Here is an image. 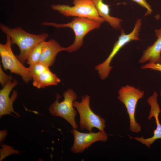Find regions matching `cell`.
<instances>
[{"label": "cell", "instance_id": "cell-1", "mask_svg": "<svg viewBox=\"0 0 161 161\" xmlns=\"http://www.w3.org/2000/svg\"><path fill=\"white\" fill-rule=\"evenodd\" d=\"M0 28L2 32L10 38L12 44H16L18 47L20 53L16 57L24 65L33 49L38 44L45 41L48 36L46 33L38 35L31 34L21 27L12 28L1 23Z\"/></svg>", "mask_w": 161, "mask_h": 161}, {"label": "cell", "instance_id": "cell-2", "mask_svg": "<svg viewBox=\"0 0 161 161\" xmlns=\"http://www.w3.org/2000/svg\"><path fill=\"white\" fill-rule=\"evenodd\" d=\"M102 23L95 20L84 17H75L69 23L59 24L44 22L42 25L50 26L56 28L68 27L73 31L75 39L73 43L67 47H64V51L69 52H75L83 45V38L89 32L99 28Z\"/></svg>", "mask_w": 161, "mask_h": 161}, {"label": "cell", "instance_id": "cell-3", "mask_svg": "<svg viewBox=\"0 0 161 161\" xmlns=\"http://www.w3.org/2000/svg\"><path fill=\"white\" fill-rule=\"evenodd\" d=\"M141 25V20L139 18L136 20L132 31L129 34H126L123 29L121 30L120 35L114 44L108 57L103 62L95 67V69L97 71L101 79L104 80L109 76L112 69V66L110 65L111 63L120 50L129 42L140 40L139 35Z\"/></svg>", "mask_w": 161, "mask_h": 161}, {"label": "cell", "instance_id": "cell-4", "mask_svg": "<svg viewBox=\"0 0 161 161\" xmlns=\"http://www.w3.org/2000/svg\"><path fill=\"white\" fill-rule=\"evenodd\" d=\"M74 5H53L52 8L66 16L84 17L103 23L104 19L98 15L92 0H73Z\"/></svg>", "mask_w": 161, "mask_h": 161}, {"label": "cell", "instance_id": "cell-5", "mask_svg": "<svg viewBox=\"0 0 161 161\" xmlns=\"http://www.w3.org/2000/svg\"><path fill=\"white\" fill-rule=\"evenodd\" d=\"M118 99L125 105L130 120V130L138 133L141 131V126L135 120L136 106L139 100L143 98L144 92L129 85L122 86L118 92Z\"/></svg>", "mask_w": 161, "mask_h": 161}, {"label": "cell", "instance_id": "cell-6", "mask_svg": "<svg viewBox=\"0 0 161 161\" xmlns=\"http://www.w3.org/2000/svg\"><path fill=\"white\" fill-rule=\"evenodd\" d=\"M63 96L64 100L59 102L58 100L61 97L59 94H57L56 100L49 107V112L53 116L63 118L73 129H77L78 126L75 120L77 111L74 108L73 103L77 98V95L73 90L69 89L64 92Z\"/></svg>", "mask_w": 161, "mask_h": 161}, {"label": "cell", "instance_id": "cell-7", "mask_svg": "<svg viewBox=\"0 0 161 161\" xmlns=\"http://www.w3.org/2000/svg\"><path fill=\"white\" fill-rule=\"evenodd\" d=\"M90 102V97L86 95L82 96L80 102L75 100L73 102V106L76 108L79 114L80 129H86L90 132L92 131L93 128H95L99 131L105 132V120L92 111Z\"/></svg>", "mask_w": 161, "mask_h": 161}, {"label": "cell", "instance_id": "cell-8", "mask_svg": "<svg viewBox=\"0 0 161 161\" xmlns=\"http://www.w3.org/2000/svg\"><path fill=\"white\" fill-rule=\"evenodd\" d=\"M10 38L6 35L5 44H0V55L4 70H9L11 73L21 76L24 83H28L32 79L28 68L25 67L13 53L11 48Z\"/></svg>", "mask_w": 161, "mask_h": 161}, {"label": "cell", "instance_id": "cell-9", "mask_svg": "<svg viewBox=\"0 0 161 161\" xmlns=\"http://www.w3.org/2000/svg\"><path fill=\"white\" fill-rule=\"evenodd\" d=\"M74 137V142L71 148V151L75 153L83 152L86 148L95 142L101 141L103 142L107 140L108 136L105 132H80L76 129H72L71 131Z\"/></svg>", "mask_w": 161, "mask_h": 161}, {"label": "cell", "instance_id": "cell-10", "mask_svg": "<svg viewBox=\"0 0 161 161\" xmlns=\"http://www.w3.org/2000/svg\"><path fill=\"white\" fill-rule=\"evenodd\" d=\"M158 96L157 93L154 91L153 95L147 100V102L151 107L148 119L150 120L152 117H154L157 126L156 129L154 131L153 136L150 138L144 139L143 136L140 137H133L129 135L131 139L136 140L145 145L148 148H150L151 145L157 140L161 139V124L159 119V115L161 112V109L158 102Z\"/></svg>", "mask_w": 161, "mask_h": 161}, {"label": "cell", "instance_id": "cell-11", "mask_svg": "<svg viewBox=\"0 0 161 161\" xmlns=\"http://www.w3.org/2000/svg\"><path fill=\"white\" fill-rule=\"evenodd\" d=\"M18 84L16 79L9 82L0 90V117L5 114H11V112L20 117V115L14 111L13 104L18 96V93L14 90L11 97L9 95L12 90Z\"/></svg>", "mask_w": 161, "mask_h": 161}, {"label": "cell", "instance_id": "cell-12", "mask_svg": "<svg viewBox=\"0 0 161 161\" xmlns=\"http://www.w3.org/2000/svg\"><path fill=\"white\" fill-rule=\"evenodd\" d=\"M155 32L157 39L144 51L139 60L140 63L148 61L156 64L161 63V28L155 30Z\"/></svg>", "mask_w": 161, "mask_h": 161}, {"label": "cell", "instance_id": "cell-13", "mask_svg": "<svg viewBox=\"0 0 161 161\" xmlns=\"http://www.w3.org/2000/svg\"><path fill=\"white\" fill-rule=\"evenodd\" d=\"M62 47L55 40L50 39L46 41L43 47L39 62L49 67L52 66L55 61L57 54L64 51Z\"/></svg>", "mask_w": 161, "mask_h": 161}, {"label": "cell", "instance_id": "cell-14", "mask_svg": "<svg viewBox=\"0 0 161 161\" xmlns=\"http://www.w3.org/2000/svg\"><path fill=\"white\" fill-rule=\"evenodd\" d=\"M99 16L103 18L115 30L121 28L122 20L118 18L112 16L110 14L109 6L104 3L103 0H92Z\"/></svg>", "mask_w": 161, "mask_h": 161}, {"label": "cell", "instance_id": "cell-15", "mask_svg": "<svg viewBox=\"0 0 161 161\" xmlns=\"http://www.w3.org/2000/svg\"><path fill=\"white\" fill-rule=\"evenodd\" d=\"M33 85L38 89L44 88L46 87L56 85L61 81L60 79L49 69L44 71L38 77L32 80Z\"/></svg>", "mask_w": 161, "mask_h": 161}, {"label": "cell", "instance_id": "cell-16", "mask_svg": "<svg viewBox=\"0 0 161 161\" xmlns=\"http://www.w3.org/2000/svg\"><path fill=\"white\" fill-rule=\"evenodd\" d=\"M45 41L38 44L31 52L27 58L26 63L29 65L38 63Z\"/></svg>", "mask_w": 161, "mask_h": 161}, {"label": "cell", "instance_id": "cell-17", "mask_svg": "<svg viewBox=\"0 0 161 161\" xmlns=\"http://www.w3.org/2000/svg\"><path fill=\"white\" fill-rule=\"evenodd\" d=\"M13 77L6 74L3 71L1 66L0 65V83L3 87L7 83L12 81Z\"/></svg>", "mask_w": 161, "mask_h": 161}, {"label": "cell", "instance_id": "cell-18", "mask_svg": "<svg viewBox=\"0 0 161 161\" xmlns=\"http://www.w3.org/2000/svg\"><path fill=\"white\" fill-rule=\"evenodd\" d=\"M141 68L143 69H150L160 71L161 72V63H154L151 62L145 64L142 66ZM160 95L161 96V90L160 92Z\"/></svg>", "mask_w": 161, "mask_h": 161}, {"label": "cell", "instance_id": "cell-19", "mask_svg": "<svg viewBox=\"0 0 161 161\" xmlns=\"http://www.w3.org/2000/svg\"><path fill=\"white\" fill-rule=\"evenodd\" d=\"M139 5L144 7L146 10L145 15L147 16L151 14L152 10L150 5L146 0H132Z\"/></svg>", "mask_w": 161, "mask_h": 161}, {"label": "cell", "instance_id": "cell-20", "mask_svg": "<svg viewBox=\"0 0 161 161\" xmlns=\"http://www.w3.org/2000/svg\"><path fill=\"white\" fill-rule=\"evenodd\" d=\"M7 134V131L6 129L0 131V143L3 141Z\"/></svg>", "mask_w": 161, "mask_h": 161}]
</instances>
